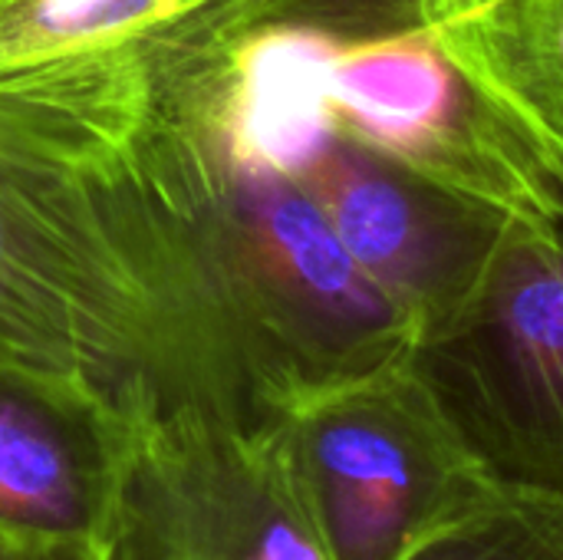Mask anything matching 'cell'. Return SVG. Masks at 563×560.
I'll return each instance as SVG.
<instances>
[{
  "mask_svg": "<svg viewBox=\"0 0 563 560\" xmlns=\"http://www.w3.org/2000/svg\"><path fill=\"white\" fill-rule=\"evenodd\" d=\"M280 432L333 560H406L498 488L406 363L303 399Z\"/></svg>",
  "mask_w": 563,
  "mask_h": 560,
  "instance_id": "6da1fadb",
  "label": "cell"
},
{
  "mask_svg": "<svg viewBox=\"0 0 563 560\" xmlns=\"http://www.w3.org/2000/svg\"><path fill=\"white\" fill-rule=\"evenodd\" d=\"M406 366L495 485L563 502V218L518 224L478 297Z\"/></svg>",
  "mask_w": 563,
  "mask_h": 560,
  "instance_id": "7a4b0ae2",
  "label": "cell"
},
{
  "mask_svg": "<svg viewBox=\"0 0 563 560\" xmlns=\"http://www.w3.org/2000/svg\"><path fill=\"white\" fill-rule=\"evenodd\" d=\"M106 560H333L300 495L280 416L165 419L125 436Z\"/></svg>",
  "mask_w": 563,
  "mask_h": 560,
  "instance_id": "3957f363",
  "label": "cell"
},
{
  "mask_svg": "<svg viewBox=\"0 0 563 560\" xmlns=\"http://www.w3.org/2000/svg\"><path fill=\"white\" fill-rule=\"evenodd\" d=\"M297 185L353 261L412 320L416 343L478 297L518 228L505 211L340 139Z\"/></svg>",
  "mask_w": 563,
  "mask_h": 560,
  "instance_id": "277c9868",
  "label": "cell"
},
{
  "mask_svg": "<svg viewBox=\"0 0 563 560\" xmlns=\"http://www.w3.org/2000/svg\"><path fill=\"white\" fill-rule=\"evenodd\" d=\"M129 426L56 380L0 376V528L106 548Z\"/></svg>",
  "mask_w": 563,
  "mask_h": 560,
  "instance_id": "5b68a950",
  "label": "cell"
},
{
  "mask_svg": "<svg viewBox=\"0 0 563 560\" xmlns=\"http://www.w3.org/2000/svg\"><path fill=\"white\" fill-rule=\"evenodd\" d=\"M468 76L563 168V0H435Z\"/></svg>",
  "mask_w": 563,
  "mask_h": 560,
  "instance_id": "8992f818",
  "label": "cell"
},
{
  "mask_svg": "<svg viewBox=\"0 0 563 560\" xmlns=\"http://www.w3.org/2000/svg\"><path fill=\"white\" fill-rule=\"evenodd\" d=\"M290 3V17L267 30L244 56L238 89V142L254 168L297 182L330 142L323 30Z\"/></svg>",
  "mask_w": 563,
  "mask_h": 560,
  "instance_id": "52a82bcc",
  "label": "cell"
},
{
  "mask_svg": "<svg viewBox=\"0 0 563 560\" xmlns=\"http://www.w3.org/2000/svg\"><path fill=\"white\" fill-rule=\"evenodd\" d=\"M406 560H563V502L498 485Z\"/></svg>",
  "mask_w": 563,
  "mask_h": 560,
  "instance_id": "ba28073f",
  "label": "cell"
},
{
  "mask_svg": "<svg viewBox=\"0 0 563 560\" xmlns=\"http://www.w3.org/2000/svg\"><path fill=\"white\" fill-rule=\"evenodd\" d=\"M158 0H33L30 26L40 36L66 40L112 30L145 17Z\"/></svg>",
  "mask_w": 563,
  "mask_h": 560,
  "instance_id": "9c48e42d",
  "label": "cell"
},
{
  "mask_svg": "<svg viewBox=\"0 0 563 560\" xmlns=\"http://www.w3.org/2000/svg\"><path fill=\"white\" fill-rule=\"evenodd\" d=\"M0 560H106V554L99 548L36 541L0 528Z\"/></svg>",
  "mask_w": 563,
  "mask_h": 560,
  "instance_id": "30bf717a",
  "label": "cell"
},
{
  "mask_svg": "<svg viewBox=\"0 0 563 560\" xmlns=\"http://www.w3.org/2000/svg\"><path fill=\"white\" fill-rule=\"evenodd\" d=\"M3 254H7V231H3V218H0V271H3Z\"/></svg>",
  "mask_w": 563,
  "mask_h": 560,
  "instance_id": "8fae6325",
  "label": "cell"
}]
</instances>
